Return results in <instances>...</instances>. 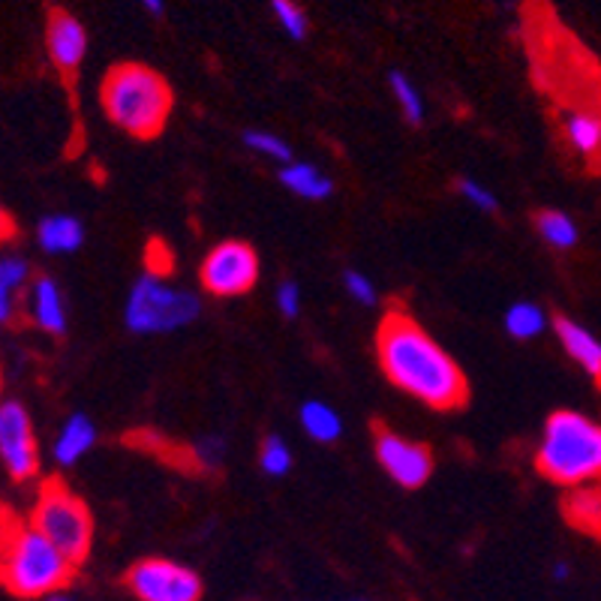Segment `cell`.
<instances>
[{
    "label": "cell",
    "instance_id": "obj_6",
    "mask_svg": "<svg viewBox=\"0 0 601 601\" xmlns=\"http://www.w3.org/2000/svg\"><path fill=\"white\" fill-rule=\"evenodd\" d=\"M202 313V301L190 289L169 286L163 277H138L124 304V322L133 334H171L187 329Z\"/></svg>",
    "mask_w": 601,
    "mask_h": 601
},
{
    "label": "cell",
    "instance_id": "obj_3",
    "mask_svg": "<svg viewBox=\"0 0 601 601\" xmlns=\"http://www.w3.org/2000/svg\"><path fill=\"white\" fill-rule=\"evenodd\" d=\"M100 102L105 118L118 130L148 142L166 130L175 97H171L169 81L163 79L157 69L124 60L102 76Z\"/></svg>",
    "mask_w": 601,
    "mask_h": 601
},
{
    "label": "cell",
    "instance_id": "obj_25",
    "mask_svg": "<svg viewBox=\"0 0 601 601\" xmlns=\"http://www.w3.org/2000/svg\"><path fill=\"white\" fill-rule=\"evenodd\" d=\"M244 145L261 157L277 159V163H292V148H289V142L283 136H277V133H268V130H247L244 133Z\"/></svg>",
    "mask_w": 601,
    "mask_h": 601
},
{
    "label": "cell",
    "instance_id": "obj_34",
    "mask_svg": "<svg viewBox=\"0 0 601 601\" xmlns=\"http://www.w3.org/2000/svg\"><path fill=\"white\" fill-rule=\"evenodd\" d=\"M138 3L148 12H154V15H159V12L166 10V0H138Z\"/></svg>",
    "mask_w": 601,
    "mask_h": 601
},
{
    "label": "cell",
    "instance_id": "obj_23",
    "mask_svg": "<svg viewBox=\"0 0 601 601\" xmlns=\"http://www.w3.org/2000/svg\"><path fill=\"white\" fill-rule=\"evenodd\" d=\"M226 452H229V443L223 439V436H216V433H208V436L196 439V443L187 448V454H190V466L204 469V472H214V469H220L223 460H226Z\"/></svg>",
    "mask_w": 601,
    "mask_h": 601
},
{
    "label": "cell",
    "instance_id": "obj_22",
    "mask_svg": "<svg viewBox=\"0 0 601 601\" xmlns=\"http://www.w3.org/2000/svg\"><path fill=\"white\" fill-rule=\"evenodd\" d=\"M388 88L394 93L403 118H407L409 124L419 126L424 121V100H421V91L412 85V79H409L407 73L394 69V73H388Z\"/></svg>",
    "mask_w": 601,
    "mask_h": 601
},
{
    "label": "cell",
    "instance_id": "obj_19",
    "mask_svg": "<svg viewBox=\"0 0 601 601\" xmlns=\"http://www.w3.org/2000/svg\"><path fill=\"white\" fill-rule=\"evenodd\" d=\"M298 419H301V427L313 443L331 445L343 436L341 412L329 407L325 400H307L304 407L298 409Z\"/></svg>",
    "mask_w": 601,
    "mask_h": 601
},
{
    "label": "cell",
    "instance_id": "obj_9",
    "mask_svg": "<svg viewBox=\"0 0 601 601\" xmlns=\"http://www.w3.org/2000/svg\"><path fill=\"white\" fill-rule=\"evenodd\" d=\"M124 587L138 601H199L202 599V578L190 566L171 559H142L126 568Z\"/></svg>",
    "mask_w": 601,
    "mask_h": 601
},
{
    "label": "cell",
    "instance_id": "obj_26",
    "mask_svg": "<svg viewBox=\"0 0 601 601\" xmlns=\"http://www.w3.org/2000/svg\"><path fill=\"white\" fill-rule=\"evenodd\" d=\"M271 12L277 15V24H280L292 40H307V34H310V22H307V12L298 7L296 0H271Z\"/></svg>",
    "mask_w": 601,
    "mask_h": 601
},
{
    "label": "cell",
    "instance_id": "obj_30",
    "mask_svg": "<svg viewBox=\"0 0 601 601\" xmlns=\"http://www.w3.org/2000/svg\"><path fill=\"white\" fill-rule=\"evenodd\" d=\"M145 265H148V274H154V277H163V280H166V274H171V268H175V259H171V251L166 247V241H159V238L148 241V251H145Z\"/></svg>",
    "mask_w": 601,
    "mask_h": 601
},
{
    "label": "cell",
    "instance_id": "obj_7",
    "mask_svg": "<svg viewBox=\"0 0 601 601\" xmlns=\"http://www.w3.org/2000/svg\"><path fill=\"white\" fill-rule=\"evenodd\" d=\"M204 292L214 298H241L259 283V253L247 241H223L199 265Z\"/></svg>",
    "mask_w": 601,
    "mask_h": 601
},
{
    "label": "cell",
    "instance_id": "obj_18",
    "mask_svg": "<svg viewBox=\"0 0 601 601\" xmlns=\"http://www.w3.org/2000/svg\"><path fill=\"white\" fill-rule=\"evenodd\" d=\"M563 511H566V521L571 526L601 538V485L571 490L563 500Z\"/></svg>",
    "mask_w": 601,
    "mask_h": 601
},
{
    "label": "cell",
    "instance_id": "obj_4",
    "mask_svg": "<svg viewBox=\"0 0 601 601\" xmlns=\"http://www.w3.org/2000/svg\"><path fill=\"white\" fill-rule=\"evenodd\" d=\"M538 472L559 488L601 485V424L575 409H556L535 448Z\"/></svg>",
    "mask_w": 601,
    "mask_h": 601
},
{
    "label": "cell",
    "instance_id": "obj_36",
    "mask_svg": "<svg viewBox=\"0 0 601 601\" xmlns=\"http://www.w3.org/2000/svg\"><path fill=\"white\" fill-rule=\"evenodd\" d=\"M43 601H73V599H69V596H64V592H55V596H48V599H43Z\"/></svg>",
    "mask_w": 601,
    "mask_h": 601
},
{
    "label": "cell",
    "instance_id": "obj_35",
    "mask_svg": "<svg viewBox=\"0 0 601 601\" xmlns=\"http://www.w3.org/2000/svg\"><path fill=\"white\" fill-rule=\"evenodd\" d=\"M568 578V566L566 563H556L554 566V580H566Z\"/></svg>",
    "mask_w": 601,
    "mask_h": 601
},
{
    "label": "cell",
    "instance_id": "obj_17",
    "mask_svg": "<svg viewBox=\"0 0 601 601\" xmlns=\"http://www.w3.org/2000/svg\"><path fill=\"white\" fill-rule=\"evenodd\" d=\"M280 183L289 193H296L298 199H307V202H325L334 193V181L329 175L319 171L313 163H301V159L286 163L280 169Z\"/></svg>",
    "mask_w": 601,
    "mask_h": 601
},
{
    "label": "cell",
    "instance_id": "obj_33",
    "mask_svg": "<svg viewBox=\"0 0 601 601\" xmlns=\"http://www.w3.org/2000/svg\"><path fill=\"white\" fill-rule=\"evenodd\" d=\"M10 238H15V220H12L10 211L0 204V244Z\"/></svg>",
    "mask_w": 601,
    "mask_h": 601
},
{
    "label": "cell",
    "instance_id": "obj_28",
    "mask_svg": "<svg viewBox=\"0 0 601 601\" xmlns=\"http://www.w3.org/2000/svg\"><path fill=\"white\" fill-rule=\"evenodd\" d=\"M457 193L464 196L466 202L472 204V208L485 211V214H493V211L500 208V199L490 193L485 183L476 181V178H460V181H457Z\"/></svg>",
    "mask_w": 601,
    "mask_h": 601
},
{
    "label": "cell",
    "instance_id": "obj_13",
    "mask_svg": "<svg viewBox=\"0 0 601 601\" xmlns=\"http://www.w3.org/2000/svg\"><path fill=\"white\" fill-rule=\"evenodd\" d=\"M550 329H554L556 341L566 349L571 361L578 364L583 374L590 376L592 382L601 388V341L592 334L590 329H583L580 322L568 316L550 319Z\"/></svg>",
    "mask_w": 601,
    "mask_h": 601
},
{
    "label": "cell",
    "instance_id": "obj_31",
    "mask_svg": "<svg viewBox=\"0 0 601 601\" xmlns=\"http://www.w3.org/2000/svg\"><path fill=\"white\" fill-rule=\"evenodd\" d=\"M274 301H277V310L283 313L286 319L301 316V286L296 280H283L274 292Z\"/></svg>",
    "mask_w": 601,
    "mask_h": 601
},
{
    "label": "cell",
    "instance_id": "obj_11",
    "mask_svg": "<svg viewBox=\"0 0 601 601\" xmlns=\"http://www.w3.org/2000/svg\"><path fill=\"white\" fill-rule=\"evenodd\" d=\"M46 48L52 64L60 73V79L73 88L76 76H79L81 60L88 55V31H85V24L73 12L52 10L46 24Z\"/></svg>",
    "mask_w": 601,
    "mask_h": 601
},
{
    "label": "cell",
    "instance_id": "obj_5",
    "mask_svg": "<svg viewBox=\"0 0 601 601\" xmlns=\"http://www.w3.org/2000/svg\"><path fill=\"white\" fill-rule=\"evenodd\" d=\"M27 523L76 568L85 566V559L91 556L93 514L64 478L52 476L40 485Z\"/></svg>",
    "mask_w": 601,
    "mask_h": 601
},
{
    "label": "cell",
    "instance_id": "obj_29",
    "mask_svg": "<svg viewBox=\"0 0 601 601\" xmlns=\"http://www.w3.org/2000/svg\"><path fill=\"white\" fill-rule=\"evenodd\" d=\"M343 286H346V292H349L358 304L364 307H374L379 301V292H376L374 280L361 271H346L343 274Z\"/></svg>",
    "mask_w": 601,
    "mask_h": 601
},
{
    "label": "cell",
    "instance_id": "obj_20",
    "mask_svg": "<svg viewBox=\"0 0 601 601\" xmlns=\"http://www.w3.org/2000/svg\"><path fill=\"white\" fill-rule=\"evenodd\" d=\"M550 329V316L545 307L533 304V301H517L505 310V331L514 341H535Z\"/></svg>",
    "mask_w": 601,
    "mask_h": 601
},
{
    "label": "cell",
    "instance_id": "obj_2",
    "mask_svg": "<svg viewBox=\"0 0 601 601\" xmlns=\"http://www.w3.org/2000/svg\"><path fill=\"white\" fill-rule=\"evenodd\" d=\"M76 578V566L22 517L0 509V587L15 599H48Z\"/></svg>",
    "mask_w": 601,
    "mask_h": 601
},
{
    "label": "cell",
    "instance_id": "obj_15",
    "mask_svg": "<svg viewBox=\"0 0 601 601\" xmlns=\"http://www.w3.org/2000/svg\"><path fill=\"white\" fill-rule=\"evenodd\" d=\"M93 445H97V424L85 412H76L64 421V427L57 433L52 457L57 466H76Z\"/></svg>",
    "mask_w": 601,
    "mask_h": 601
},
{
    "label": "cell",
    "instance_id": "obj_12",
    "mask_svg": "<svg viewBox=\"0 0 601 601\" xmlns=\"http://www.w3.org/2000/svg\"><path fill=\"white\" fill-rule=\"evenodd\" d=\"M24 310H27V319H31L40 331H46L52 337H64V334H67V301H64L60 286H57L48 274H36L34 280H31Z\"/></svg>",
    "mask_w": 601,
    "mask_h": 601
},
{
    "label": "cell",
    "instance_id": "obj_21",
    "mask_svg": "<svg viewBox=\"0 0 601 601\" xmlns=\"http://www.w3.org/2000/svg\"><path fill=\"white\" fill-rule=\"evenodd\" d=\"M533 223L542 241H545L547 247H554V251H571L580 238L578 223L566 211H538Z\"/></svg>",
    "mask_w": 601,
    "mask_h": 601
},
{
    "label": "cell",
    "instance_id": "obj_32",
    "mask_svg": "<svg viewBox=\"0 0 601 601\" xmlns=\"http://www.w3.org/2000/svg\"><path fill=\"white\" fill-rule=\"evenodd\" d=\"M19 319V296L0 286V325H12Z\"/></svg>",
    "mask_w": 601,
    "mask_h": 601
},
{
    "label": "cell",
    "instance_id": "obj_14",
    "mask_svg": "<svg viewBox=\"0 0 601 601\" xmlns=\"http://www.w3.org/2000/svg\"><path fill=\"white\" fill-rule=\"evenodd\" d=\"M559 124H563V138L590 166L601 163V109H578L566 105L559 109Z\"/></svg>",
    "mask_w": 601,
    "mask_h": 601
},
{
    "label": "cell",
    "instance_id": "obj_27",
    "mask_svg": "<svg viewBox=\"0 0 601 601\" xmlns=\"http://www.w3.org/2000/svg\"><path fill=\"white\" fill-rule=\"evenodd\" d=\"M34 280V268H31V261L24 259V256H0V286H7L10 292H22L27 289Z\"/></svg>",
    "mask_w": 601,
    "mask_h": 601
},
{
    "label": "cell",
    "instance_id": "obj_8",
    "mask_svg": "<svg viewBox=\"0 0 601 601\" xmlns=\"http://www.w3.org/2000/svg\"><path fill=\"white\" fill-rule=\"evenodd\" d=\"M0 464L15 485H27L40 476L34 419L22 400H0Z\"/></svg>",
    "mask_w": 601,
    "mask_h": 601
},
{
    "label": "cell",
    "instance_id": "obj_1",
    "mask_svg": "<svg viewBox=\"0 0 601 601\" xmlns=\"http://www.w3.org/2000/svg\"><path fill=\"white\" fill-rule=\"evenodd\" d=\"M376 358L388 382L424 407L452 412L469 400V382L460 364L400 307L388 310L379 322Z\"/></svg>",
    "mask_w": 601,
    "mask_h": 601
},
{
    "label": "cell",
    "instance_id": "obj_10",
    "mask_svg": "<svg viewBox=\"0 0 601 601\" xmlns=\"http://www.w3.org/2000/svg\"><path fill=\"white\" fill-rule=\"evenodd\" d=\"M376 464L386 469V476L403 490L424 488L433 476V452L424 443H412L400 433L388 431L386 424H376L374 431Z\"/></svg>",
    "mask_w": 601,
    "mask_h": 601
},
{
    "label": "cell",
    "instance_id": "obj_16",
    "mask_svg": "<svg viewBox=\"0 0 601 601\" xmlns=\"http://www.w3.org/2000/svg\"><path fill=\"white\" fill-rule=\"evenodd\" d=\"M36 244L52 256H69L85 244V226L73 214H48L36 226Z\"/></svg>",
    "mask_w": 601,
    "mask_h": 601
},
{
    "label": "cell",
    "instance_id": "obj_24",
    "mask_svg": "<svg viewBox=\"0 0 601 601\" xmlns=\"http://www.w3.org/2000/svg\"><path fill=\"white\" fill-rule=\"evenodd\" d=\"M259 466L265 469V476L283 478L289 469H292V448L286 443L283 436L271 433L259 448Z\"/></svg>",
    "mask_w": 601,
    "mask_h": 601
}]
</instances>
